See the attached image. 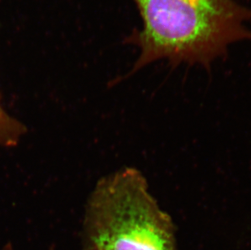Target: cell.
Wrapping results in <instances>:
<instances>
[{
  "mask_svg": "<svg viewBox=\"0 0 251 250\" xmlns=\"http://www.w3.org/2000/svg\"><path fill=\"white\" fill-rule=\"evenodd\" d=\"M84 229L88 250H179L173 220L136 168H124L98 183Z\"/></svg>",
  "mask_w": 251,
  "mask_h": 250,
  "instance_id": "2",
  "label": "cell"
},
{
  "mask_svg": "<svg viewBox=\"0 0 251 250\" xmlns=\"http://www.w3.org/2000/svg\"><path fill=\"white\" fill-rule=\"evenodd\" d=\"M24 132V127L12 118L0 104V144L5 147L16 146Z\"/></svg>",
  "mask_w": 251,
  "mask_h": 250,
  "instance_id": "3",
  "label": "cell"
},
{
  "mask_svg": "<svg viewBox=\"0 0 251 250\" xmlns=\"http://www.w3.org/2000/svg\"><path fill=\"white\" fill-rule=\"evenodd\" d=\"M4 250H12V247H11V246H7V247H6V248H5ZM84 250H86V249H84Z\"/></svg>",
  "mask_w": 251,
  "mask_h": 250,
  "instance_id": "4",
  "label": "cell"
},
{
  "mask_svg": "<svg viewBox=\"0 0 251 250\" xmlns=\"http://www.w3.org/2000/svg\"><path fill=\"white\" fill-rule=\"evenodd\" d=\"M142 18L126 42L139 49L133 70L160 59L206 69L227 48L251 40V9L235 0H133Z\"/></svg>",
  "mask_w": 251,
  "mask_h": 250,
  "instance_id": "1",
  "label": "cell"
}]
</instances>
